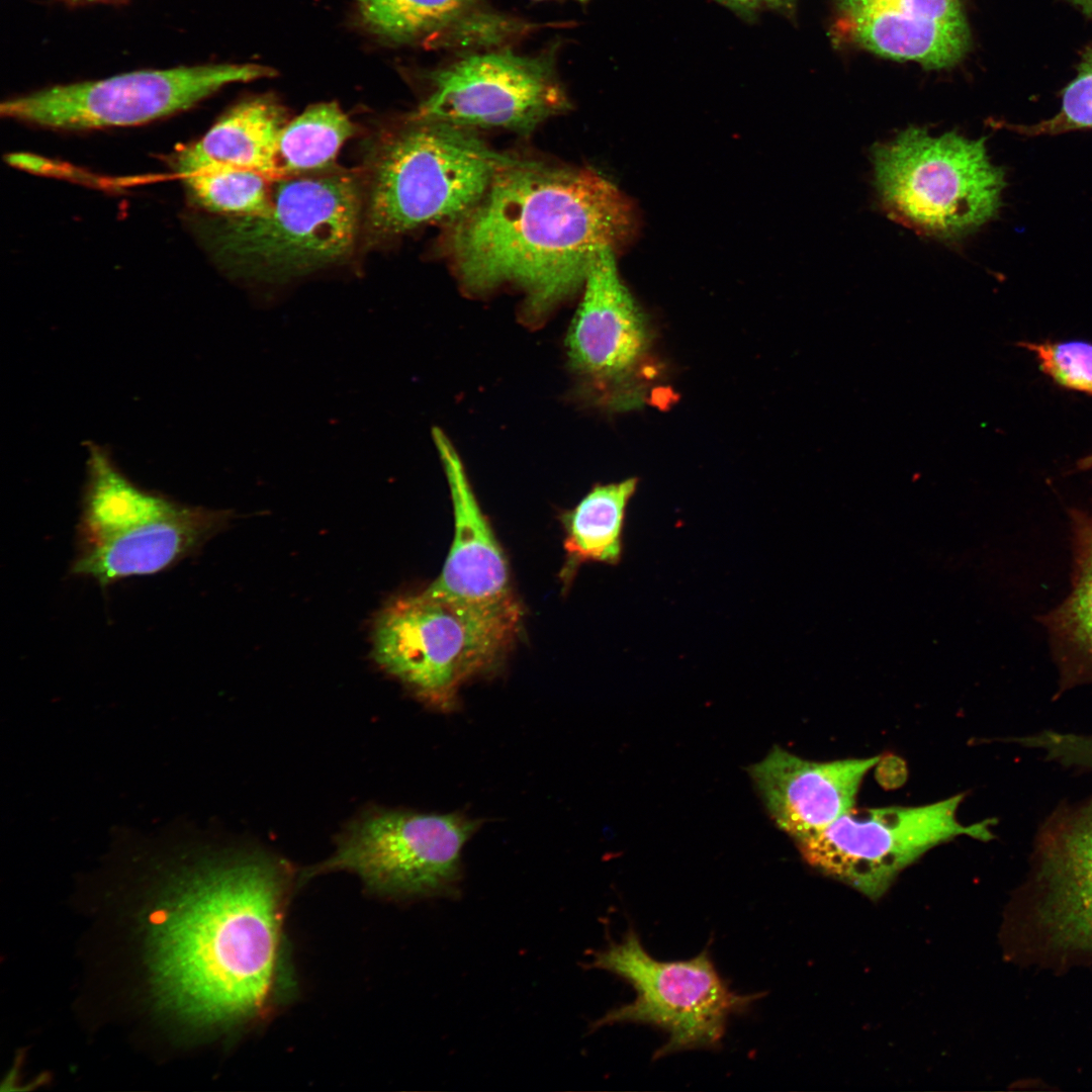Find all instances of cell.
Segmentation results:
<instances>
[{
    "mask_svg": "<svg viewBox=\"0 0 1092 1092\" xmlns=\"http://www.w3.org/2000/svg\"><path fill=\"white\" fill-rule=\"evenodd\" d=\"M449 225L446 251L462 288L475 295L518 288L524 321L534 327L582 288L601 251L630 240L635 214L594 170L516 159Z\"/></svg>",
    "mask_w": 1092,
    "mask_h": 1092,
    "instance_id": "6da1fadb",
    "label": "cell"
},
{
    "mask_svg": "<svg viewBox=\"0 0 1092 1092\" xmlns=\"http://www.w3.org/2000/svg\"><path fill=\"white\" fill-rule=\"evenodd\" d=\"M290 881L281 862L251 855L208 870L182 889L152 928L162 1002L200 1025L266 1014L280 988Z\"/></svg>",
    "mask_w": 1092,
    "mask_h": 1092,
    "instance_id": "7a4b0ae2",
    "label": "cell"
},
{
    "mask_svg": "<svg viewBox=\"0 0 1092 1092\" xmlns=\"http://www.w3.org/2000/svg\"><path fill=\"white\" fill-rule=\"evenodd\" d=\"M515 160L469 128L410 116L372 149L362 179V232L378 243L426 224H450Z\"/></svg>",
    "mask_w": 1092,
    "mask_h": 1092,
    "instance_id": "3957f363",
    "label": "cell"
},
{
    "mask_svg": "<svg viewBox=\"0 0 1092 1092\" xmlns=\"http://www.w3.org/2000/svg\"><path fill=\"white\" fill-rule=\"evenodd\" d=\"M363 181L333 170L276 180L267 210L211 222L204 243L229 273L283 281L348 259L363 222Z\"/></svg>",
    "mask_w": 1092,
    "mask_h": 1092,
    "instance_id": "277c9868",
    "label": "cell"
},
{
    "mask_svg": "<svg viewBox=\"0 0 1092 1092\" xmlns=\"http://www.w3.org/2000/svg\"><path fill=\"white\" fill-rule=\"evenodd\" d=\"M513 598L467 604L423 592L391 601L372 626V655L380 667L428 704L453 708L461 685L508 654L521 631Z\"/></svg>",
    "mask_w": 1092,
    "mask_h": 1092,
    "instance_id": "5b68a950",
    "label": "cell"
},
{
    "mask_svg": "<svg viewBox=\"0 0 1092 1092\" xmlns=\"http://www.w3.org/2000/svg\"><path fill=\"white\" fill-rule=\"evenodd\" d=\"M874 183L888 215L916 233L956 242L994 219L1005 174L985 139L908 127L873 151Z\"/></svg>",
    "mask_w": 1092,
    "mask_h": 1092,
    "instance_id": "8992f818",
    "label": "cell"
},
{
    "mask_svg": "<svg viewBox=\"0 0 1092 1092\" xmlns=\"http://www.w3.org/2000/svg\"><path fill=\"white\" fill-rule=\"evenodd\" d=\"M592 968L627 981L635 999L610 1010L593 1027L615 1023L648 1024L668 1038L653 1060L676 1052L719 1048L730 1016L744 1013L763 994H739L720 976L708 949L685 961H658L630 928L621 941L594 956Z\"/></svg>",
    "mask_w": 1092,
    "mask_h": 1092,
    "instance_id": "52a82bcc",
    "label": "cell"
},
{
    "mask_svg": "<svg viewBox=\"0 0 1092 1092\" xmlns=\"http://www.w3.org/2000/svg\"><path fill=\"white\" fill-rule=\"evenodd\" d=\"M272 75V69L254 64L141 70L11 98L1 103L0 113L65 130L139 125L186 110L225 85Z\"/></svg>",
    "mask_w": 1092,
    "mask_h": 1092,
    "instance_id": "ba28073f",
    "label": "cell"
},
{
    "mask_svg": "<svg viewBox=\"0 0 1092 1092\" xmlns=\"http://www.w3.org/2000/svg\"><path fill=\"white\" fill-rule=\"evenodd\" d=\"M962 794L921 806L851 809L821 831L796 841L808 864L872 899L926 851L958 836L987 841L991 823L958 818Z\"/></svg>",
    "mask_w": 1092,
    "mask_h": 1092,
    "instance_id": "9c48e42d",
    "label": "cell"
},
{
    "mask_svg": "<svg viewBox=\"0 0 1092 1092\" xmlns=\"http://www.w3.org/2000/svg\"><path fill=\"white\" fill-rule=\"evenodd\" d=\"M477 826L455 813L370 809L346 827L334 854L308 876L345 870L383 895H446L456 889L462 848Z\"/></svg>",
    "mask_w": 1092,
    "mask_h": 1092,
    "instance_id": "30bf717a",
    "label": "cell"
},
{
    "mask_svg": "<svg viewBox=\"0 0 1092 1092\" xmlns=\"http://www.w3.org/2000/svg\"><path fill=\"white\" fill-rule=\"evenodd\" d=\"M429 80L428 95L410 116L469 129L528 133L569 106L550 55H469L432 72Z\"/></svg>",
    "mask_w": 1092,
    "mask_h": 1092,
    "instance_id": "8fae6325",
    "label": "cell"
},
{
    "mask_svg": "<svg viewBox=\"0 0 1092 1092\" xmlns=\"http://www.w3.org/2000/svg\"><path fill=\"white\" fill-rule=\"evenodd\" d=\"M582 288L565 338L568 367L585 399L622 407L649 348L646 320L620 279L612 249L594 258Z\"/></svg>",
    "mask_w": 1092,
    "mask_h": 1092,
    "instance_id": "7c38bea8",
    "label": "cell"
},
{
    "mask_svg": "<svg viewBox=\"0 0 1092 1092\" xmlns=\"http://www.w3.org/2000/svg\"><path fill=\"white\" fill-rule=\"evenodd\" d=\"M837 26L851 42L881 57L940 70L971 47L962 0H835Z\"/></svg>",
    "mask_w": 1092,
    "mask_h": 1092,
    "instance_id": "4fadbf2b",
    "label": "cell"
},
{
    "mask_svg": "<svg viewBox=\"0 0 1092 1092\" xmlns=\"http://www.w3.org/2000/svg\"><path fill=\"white\" fill-rule=\"evenodd\" d=\"M1034 849L1043 926L1061 946L1092 951V798L1057 809Z\"/></svg>",
    "mask_w": 1092,
    "mask_h": 1092,
    "instance_id": "5bb4252c",
    "label": "cell"
},
{
    "mask_svg": "<svg viewBox=\"0 0 1092 1092\" xmlns=\"http://www.w3.org/2000/svg\"><path fill=\"white\" fill-rule=\"evenodd\" d=\"M880 759L813 761L775 746L750 776L776 824L798 841L853 809L864 777Z\"/></svg>",
    "mask_w": 1092,
    "mask_h": 1092,
    "instance_id": "9a60e30c",
    "label": "cell"
},
{
    "mask_svg": "<svg viewBox=\"0 0 1092 1092\" xmlns=\"http://www.w3.org/2000/svg\"><path fill=\"white\" fill-rule=\"evenodd\" d=\"M451 495L454 534L439 575L423 593L467 604H494L515 598L507 555L482 512L455 447L433 430Z\"/></svg>",
    "mask_w": 1092,
    "mask_h": 1092,
    "instance_id": "2e32d148",
    "label": "cell"
},
{
    "mask_svg": "<svg viewBox=\"0 0 1092 1092\" xmlns=\"http://www.w3.org/2000/svg\"><path fill=\"white\" fill-rule=\"evenodd\" d=\"M230 519L226 511L178 502L161 515L77 548L70 574L108 586L125 578L166 571L196 554Z\"/></svg>",
    "mask_w": 1092,
    "mask_h": 1092,
    "instance_id": "e0dca14e",
    "label": "cell"
},
{
    "mask_svg": "<svg viewBox=\"0 0 1092 1092\" xmlns=\"http://www.w3.org/2000/svg\"><path fill=\"white\" fill-rule=\"evenodd\" d=\"M285 122L282 107L271 97L249 98L230 109L198 141L174 159L184 178L218 167L257 171L279 180L277 146Z\"/></svg>",
    "mask_w": 1092,
    "mask_h": 1092,
    "instance_id": "ac0fdd59",
    "label": "cell"
},
{
    "mask_svg": "<svg viewBox=\"0 0 1092 1092\" xmlns=\"http://www.w3.org/2000/svg\"><path fill=\"white\" fill-rule=\"evenodd\" d=\"M1070 520L1071 589L1042 619L1060 667L1061 688L1092 682V512L1073 511Z\"/></svg>",
    "mask_w": 1092,
    "mask_h": 1092,
    "instance_id": "d6986e66",
    "label": "cell"
},
{
    "mask_svg": "<svg viewBox=\"0 0 1092 1092\" xmlns=\"http://www.w3.org/2000/svg\"><path fill=\"white\" fill-rule=\"evenodd\" d=\"M636 486V478L596 485L561 516L567 569L585 561H620L626 509Z\"/></svg>",
    "mask_w": 1092,
    "mask_h": 1092,
    "instance_id": "ffe728a7",
    "label": "cell"
},
{
    "mask_svg": "<svg viewBox=\"0 0 1092 1092\" xmlns=\"http://www.w3.org/2000/svg\"><path fill=\"white\" fill-rule=\"evenodd\" d=\"M356 126L335 102L309 106L282 128L277 146L280 179L332 168Z\"/></svg>",
    "mask_w": 1092,
    "mask_h": 1092,
    "instance_id": "44dd1931",
    "label": "cell"
},
{
    "mask_svg": "<svg viewBox=\"0 0 1092 1092\" xmlns=\"http://www.w3.org/2000/svg\"><path fill=\"white\" fill-rule=\"evenodd\" d=\"M364 26L378 37L408 42L445 34L475 14L478 0H354Z\"/></svg>",
    "mask_w": 1092,
    "mask_h": 1092,
    "instance_id": "7402d4cb",
    "label": "cell"
},
{
    "mask_svg": "<svg viewBox=\"0 0 1092 1092\" xmlns=\"http://www.w3.org/2000/svg\"><path fill=\"white\" fill-rule=\"evenodd\" d=\"M183 180L196 204L226 216L254 215L267 210L275 182L263 173L233 167L205 170Z\"/></svg>",
    "mask_w": 1092,
    "mask_h": 1092,
    "instance_id": "603a6c76",
    "label": "cell"
},
{
    "mask_svg": "<svg viewBox=\"0 0 1092 1092\" xmlns=\"http://www.w3.org/2000/svg\"><path fill=\"white\" fill-rule=\"evenodd\" d=\"M1061 97V108L1051 118L1027 125L1006 124V127L1027 136L1092 129V44L1083 53L1077 74L1063 89Z\"/></svg>",
    "mask_w": 1092,
    "mask_h": 1092,
    "instance_id": "cb8c5ba5",
    "label": "cell"
},
{
    "mask_svg": "<svg viewBox=\"0 0 1092 1092\" xmlns=\"http://www.w3.org/2000/svg\"><path fill=\"white\" fill-rule=\"evenodd\" d=\"M1040 368L1063 386L1092 394V345L1082 342L1024 343Z\"/></svg>",
    "mask_w": 1092,
    "mask_h": 1092,
    "instance_id": "d4e9b609",
    "label": "cell"
},
{
    "mask_svg": "<svg viewBox=\"0 0 1092 1092\" xmlns=\"http://www.w3.org/2000/svg\"><path fill=\"white\" fill-rule=\"evenodd\" d=\"M737 12L752 14L765 6L764 0H714Z\"/></svg>",
    "mask_w": 1092,
    "mask_h": 1092,
    "instance_id": "484cf974",
    "label": "cell"
},
{
    "mask_svg": "<svg viewBox=\"0 0 1092 1092\" xmlns=\"http://www.w3.org/2000/svg\"><path fill=\"white\" fill-rule=\"evenodd\" d=\"M1081 757L1086 769L1092 771V734L1087 735L1083 740Z\"/></svg>",
    "mask_w": 1092,
    "mask_h": 1092,
    "instance_id": "4316f807",
    "label": "cell"
},
{
    "mask_svg": "<svg viewBox=\"0 0 1092 1092\" xmlns=\"http://www.w3.org/2000/svg\"><path fill=\"white\" fill-rule=\"evenodd\" d=\"M796 2L797 0H764L765 6L783 12L791 11Z\"/></svg>",
    "mask_w": 1092,
    "mask_h": 1092,
    "instance_id": "83f0119b",
    "label": "cell"
},
{
    "mask_svg": "<svg viewBox=\"0 0 1092 1092\" xmlns=\"http://www.w3.org/2000/svg\"><path fill=\"white\" fill-rule=\"evenodd\" d=\"M1077 8H1079L1084 14L1092 17V0H1067Z\"/></svg>",
    "mask_w": 1092,
    "mask_h": 1092,
    "instance_id": "f1b7e54d",
    "label": "cell"
},
{
    "mask_svg": "<svg viewBox=\"0 0 1092 1092\" xmlns=\"http://www.w3.org/2000/svg\"><path fill=\"white\" fill-rule=\"evenodd\" d=\"M1081 467H1082L1083 469H1090V468H1092V454H1091V455H1089V456H1087V457H1086L1085 459H1083V460L1081 461Z\"/></svg>",
    "mask_w": 1092,
    "mask_h": 1092,
    "instance_id": "f546056e",
    "label": "cell"
},
{
    "mask_svg": "<svg viewBox=\"0 0 1092 1092\" xmlns=\"http://www.w3.org/2000/svg\"><path fill=\"white\" fill-rule=\"evenodd\" d=\"M72 1H76V0H72ZM85 1H94V0H85Z\"/></svg>",
    "mask_w": 1092,
    "mask_h": 1092,
    "instance_id": "4dcf8cb0",
    "label": "cell"
},
{
    "mask_svg": "<svg viewBox=\"0 0 1092 1092\" xmlns=\"http://www.w3.org/2000/svg\"><path fill=\"white\" fill-rule=\"evenodd\" d=\"M579 1H585V0H579Z\"/></svg>",
    "mask_w": 1092,
    "mask_h": 1092,
    "instance_id": "1f68e13d",
    "label": "cell"
}]
</instances>
